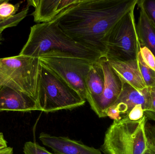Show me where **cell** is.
Here are the masks:
<instances>
[{
	"instance_id": "13",
	"label": "cell",
	"mask_w": 155,
	"mask_h": 154,
	"mask_svg": "<svg viewBox=\"0 0 155 154\" xmlns=\"http://www.w3.org/2000/svg\"><path fill=\"white\" fill-rule=\"evenodd\" d=\"M107 60L123 82L139 90L147 88L141 74L138 58L127 61Z\"/></svg>"
},
{
	"instance_id": "2",
	"label": "cell",
	"mask_w": 155,
	"mask_h": 154,
	"mask_svg": "<svg viewBox=\"0 0 155 154\" xmlns=\"http://www.w3.org/2000/svg\"><path fill=\"white\" fill-rule=\"evenodd\" d=\"M53 51L69 52L93 61H98L102 57L74 41L52 21L32 26L28 40L19 55L39 58Z\"/></svg>"
},
{
	"instance_id": "7",
	"label": "cell",
	"mask_w": 155,
	"mask_h": 154,
	"mask_svg": "<svg viewBox=\"0 0 155 154\" xmlns=\"http://www.w3.org/2000/svg\"><path fill=\"white\" fill-rule=\"evenodd\" d=\"M108 60L127 61L137 59L140 44L135 19L134 9L125 15L113 27L106 40Z\"/></svg>"
},
{
	"instance_id": "11",
	"label": "cell",
	"mask_w": 155,
	"mask_h": 154,
	"mask_svg": "<svg viewBox=\"0 0 155 154\" xmlns=\"http://www.w3.org/2000/svg\"><path fill=\"white\" fill-rule=\"evenodd\" d=\"M40 111L36 102L25 94L0 85V112Z\"/></svg>"
},
{
	"instance_id": "19",
	"label": "cell",
	"mask_w": 155,
	"mask_h": 154,
	"mask_svg": "<svg viewBox=\"0 0 155 154\" xmlns=\"http://www.w3.org/2000/svg\"><path fill=\"white\" fill-rule=\"evenodd\" d=\"M23 152L25 154H54L48 152L39 144L32 142H27L25 143Z\"/></svg>"
},
{
	"instance_id": "6",
	"label": "cell",
	"mask_w": 155,
	"mask_h": 154,
	"mask_svg": "<svg viewBox=\"0 0 155 154\" xmlns=\"http://www.w3.org/2000/svg\"><path fill=\"white\" fill-rule=\"evenodd\" d=\"M39 58L41 64L61 78L87 100L85 80L92 65L96 61L59 51L46 52Z\"/></svg>"
},
{
	"instance_id": "14",
	"label": "cell",
	"mask_w": 155,
	"mask_h": 154,
	"mask_svg": "<svg viewBox=\"0 0 155 154\" xmlns=\"http://www.w3.org/2000/svg\"><path fill=\"white\" fill-rule=\"evenodd\" d=\"M85 82L87 92V100L91 105L102 96L104 89V73L99 60L93 63Z\"/></svg>"
},
{
	"instance_id": "27",
	"label": "cell",
	"mask_w": 155,
	"mask_h": 154,
	"mask_svg": "<svg viewBox=\"0 0 155 154\" xmlns=\"http://www.w3.org/2000/svg\"><path fill=\"white\" fill-rule=\"evenodd\" d=\"M4 30H2V29H0V44H1L2 40V32Z\"/></svg>"
},
{
	"instance_id": "16",
	"label": "cell",
	"mask_w": 155,
	"mask_h": 154,
	"mask_svg": "<svg viewBox=\"0 0 155 154\" xmlns=\"http://www.w3.org/2000/svg\"><path fill=\"white\" fill-rule=\"evenodd\" d=\"M138 63L144 81L147 87H155V71L147 67L143 61L140 53L138 54Z\"/></svg>"
},
{
	"instance_id": "24",
	"label": "cell",
	"mask_w": 155,
	"mask_h": 154,
	"mask_svg": "<svg viewBox=\"0 0 155 154\" xmlns=\"http://www.w3.org/2000/svg\"><path fill=\"white\" fill-rule=\"evenodd\" d=\"M105 114L106 117H108L114 120H119L122 119L121 115L118 109L113 106L109 108L106 110Z\"/></svg>"
},
{
	"instance_id": "10",
	"label": "cell",
	"mask_w": 155,
	"mask_h": 154,
	"mask_svg": "<svg viewBox=\"0 0 155 154\" xmlns=\"http://www.w3.org/2000/svg\"><path fill=\"white\" fill-rule=\"evenodd\" d=\"M39 139L43 144L51 148L54 154H102L101 151L65 137H55L41 133Z\"/></svg>"
},
{
	"instance_id": "1",
	"label": "cell",
	"mask_w": 155,
	"mask_h": 154,
	"mask_svg": "<svg viewBox=\"0 0 155 154\" xmlns=\"http://www.w3.org/2000/svg\"><path fill=\"white\" fill-rule=\"evenodd\" d=\"M138 0H78L52 21L84 47L105 57L106 40L116 24Z\"/></svg>"
},
{
	"instance_id": "22",
	"label": "cell",
	"mask_w": 155,
	"mask_h": 154,
	"mask_svg": "<svg viewBox=\"0 0 155 154\" xmlns=\"http://www.w3.org/2000/svg\"><path fill=\"white\" fill-rule=\"evenodd\" d=\"M144 115V111L142 105H137L132 109L126 117L132 121H137L141 119Z\"/></svg>"
},
{
	"instance_id": "28",
	"label": "cell",
	"mask_w": 155,
	"mask_h": 154,
	"mask_svg": "<svg viewBox=\"0 0 155 154\" xmlns=\"http://www.w3.org/2000/svg\"><path fill=\"white\" fill-rule=\"evenodd\" d=\"M144 154H152V152H151V151H150L149 149H148V150H147Z\"/></svg>"
},
{
	"instance_id": "9",
	"label": "cell",
	"mask_w": 155,
	"mask_h": 154,
	"mask_svg": "<svg viewBox=\"0 0 155 154\" xmlns=\"http://www.w3.org/2000/svg\"><path fill=\"white\" fill-rule=\"evenodd\" d=\"M151 102L150 88L139 90L124 82L121 93L113 106L118 109L122 118L127 116L137 105H142L144 115L150 111Z\"/></svg>"
},
{
	"instance_id": "17",
	"label": "cell",
	"mask_w": 155,
	"mask_h": 154,
	"mask_svg": "<svg viewBox=\"0 0 155 154\" xmlns=\"http://www.w3.org/2000/svg\"><path fill=\"white\" fill-rule=\"evenodd\" d=\"M20 4L13 5L8 1H3L0 3V18L5 20L16 14Z\"/></svg>"
},
{
	"instance_id": "8",
	"label": "cell",
	"mask_w": 155,
	"mask_h": 154,
	"mask_svg": "<svg viewBox=\"0 0 155 154\" xmlns=\"http://www.w3.org/2000/svg\"><path fill=\"white\" fill-rule=\"evenodd\" d=\"M99 62L104 73V89L102 96L90 106L99 118H104L106 117V110L117 100L124 82L105 57H101Z\"/></svg>"
},
{
	"instance_id": "29",
	"label": "cell",
	"mask_w": 155,
	"mask_h": 154,
	"mask_svg": "<svg viewBox=\"0 0 155 154\" xmlns=\"http://www.w3.org/2000/svg\"><path fill=\"white\" fill-rule=\"evenodd\" d=\"M150 151H151V152H152V154H155V152H154V151H151V150H150Z\"/></svg>"
},
{
	"instance_id": "3",
	"label": "cell",
	"mask_w": 155,
	"mask_h": 154,
	"mask_svg": "<svg viewBox=\"0 0 155 154\" xmlns=\"http://www.w3.org/2000/svg\"><path fill=\"white\" fill-rule=\"evenodd\" d=\"M145 115L132 121L127 117L114 120L106 132L101 150L105 154H144L148 150Z\"/></svg>"
},
{
	"instance_id": "25",
	"label": "cell",
	"mask_w": 155,
	"mask_h": 154,
	"mask_svg": "<svg viewBox=\"0 0 155 154\" xmlns=\"http://www.w3.org/2000/svg\"><path fill=\"white\" fill-rule=\"evenodd\" d=\"M8 147L7 141L5 140L3 134L0 132V150Z\"/></svg>"
},
{
	"instance_id": "23",
	"label": "cell",
	"mask_w": 155,
	"mask_h": 154,
	"mask_svg": "<svg viewBox=\"0 0 155 154\" xmlns=\"http://www.w3.org/2000/svg\"><path fill=\"white\" fill-rule=\"evenodd\" d=\"M151 93V109L150 111L144 114L147 118L155 121V87L150 88Z\"/></svg>"
},
{
	"instance_id": "26",
	"label": "cell",
	"mask_w": 155,
	"mask_h": 154,
	"mask_svg": "<svg viewBox=\"0 0 155 154\" xmlns=\"http://www.w3.org/2000/svg\"><path fill=\"white\" fill-rule=\"evenodd\" d=\"M13 149L12 147H8L0 150V154H13Z\"/></svg>"
},
{
	"instance_id": "5",
	"label": "cell",
	"mask_w": 155,
	"mask_h": 154,
	"mask_svg": "<svg viewBox=\"0 0 155 154\" xmlns=\"http://www.w3.org/2000/svg\"><path fill=\"white\" fill-rule=\"evenodd\" d=\"M40 68L39 58L20 55L0 58V85L27 95L38 105Z\"/></svg>"
},
{
	"instance_id": "20",
	"label": "cell",
	"mask_w": 155,
	"mask_h": 154,
	"mask_svg": "<svg viewBox=\"0 0 155 154\" xmlns=\"http://www.w3.org/2000/svg\"><path fill=\"white\" fill-rule=\"evenodd\" d=\"M139 53L145 64L155 71V57L153 53L144 46H140Z\"/></svg>"
},
{
	"instance_id": "15",
	"label": "cell",
	"mask_w": 155,
	"mask_h": 154,
	"mask_svg": "<svg viewBox=\"0 0 155 154\" xmlns=\"http://www.w3.org/2000/svg\"><path fill=\"white\" fill-rule=\"evenodd\" d=\"M139 11L137 30L140 46L148 49L155 57V27L149 20L144 11L137 4Z\"/></svg>"
},
{
	"instance_id": "21",
	"label": "cell",
	"mask_w": 155,
	"mask_h": 154,
	"mask_svg": "<svg viewBox=\"0 0 155 154\" xmlns=\"http://www.w3.org/2000/svg\"><path fill=\"white\" fill-rule=\"evenodd\" d=\"M145 132L148 149L155 152V124L147 123V121Z\"/></svg>"
},
{
	"instance_id": "4",
	"label": "cell",
	"mask_w": 155,
	"mask_h": 154,
	"mask_svg": "<svg viewBox=\"0 0 155 154\" xmlns=\"http://www.w3.org/2000/svg\"><path fill=\"white\" fill-rule=\"evenodd\" d=\"M38 95L40 111L45 113L73 109L86 101L67 82L41 63Z\"/></svg>"
},
{
	"instance_id": "12",
	"label": "cell",
	"mask_w": 155,
	"mask_h": 154,
	"mask_svg": "<svg viewBox=\"0 0 155 154\" xmlns=\"http://www.w3.org/2000/svg\"><path fill=\"white\" fill-rule=\"evenodd\" d=\"M78 0H29L27 5L34 7L31 15L38 24L51 22L64 9Z\"/></svg>"
},
{
	"instance_id": "18",
	"label": "cell",
	"mask_w": 155,
	"mask_h": 154,
	"mask_svg": "<svg viewBox=\"0 0 155 154\" xmlns=\"http://www.w3.org/2000/svg\"><path fill=\"white\" fill-rule=\"evenodd\" d=\"M137 4L142 6L149 20L155 27V0H138Z\"/></svg>"
}]
</instances>
